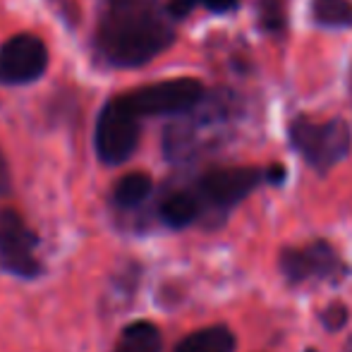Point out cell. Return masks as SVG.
I'll list each match as a JSON object with an SVG mask.
<instances>
[{"label":"cell","mask_w":352,"mask_h":352,"mask_svg":"<svg viewBox=\"0 0 352 352\" xmlns=\"http://www.w3.org/2000/svg\"><path fill=\"white\" fill-rule=\"evenodd\" d=\"M175 38L166 8L158 0H108L98 24V46L116 65H144Z\"/></svg>","instance_id":"1"},{"label":"cell","mask_w":352,"mask_h":352,"mask_svg":"<svg viewBox=\"0 0 352 352\" xmlns=\"http://www.w3.org/2000/svg\"><path fill=\"white\" fill-rule=\"evenodd\" d=\"M290 144L319 173H326L350 151L352 135L345 120H311L300 116L290 122Z\"/></svg>","instance_id":"2"},{"label":"cell","mask_w":352,"mask_h":352,"mask_svg":"<svg viewBox=\"0 0 352 352\" xmlns=\"http://www.w3.org/2000/svg\"><path fill=\"white\" fill-rule=\"evenodd\" d=\"M204 98V84L195 77H177L148 84L120 96L122 106L140 120L144 116H168V113L192 111Z\"/></svg>","instance_id":"3"},{"label":"cell","mask_w":352,"mask_h":352,"mask_svg":"<svg viewBox=\"0 0 352 352\" xmlns=\"http://www.w3.org/2000/svg\"><path fill=\"white\" fill-rule=\"evenodd\" d=\"M266 180V170L252 166H235V168H213L204 173L192 192L199 199L201 209H230L237 201L245 199L250 192H254Z\"/></svg>","instance_id":"4"},{"label":"cell","mask_w":352,"mask_h":352,"mask_svg":"<svg viewBox=\"0 0 352 352\" xmlns=\"http://www.w3.org/2000/svg\"><path fill=\"white\" fill-rule=\"evenodd\" d=\"M38 237L17 211H0V266L19 278L41 276L43 264L36 256Z\"/></svg>","instance_id":"5"},{"label":"cell","mask_w":352,"mask_h":352,"mask_svg":"<svg viewBox=\"0 0 352 352\" xmlns=\"http://www.w3.org/2000/svg\"><path fill=\"white\" fill-rule=\"evenodd\" d=\"M280 274L290 283L329 280L336 283L345 276V264L338 252L326 240H314L302 247H287L280 252Z\"/></svg>","instance_id":"6"},{"label":"cell","mask_w":352,"mask_h":352,"mask_svg":"<svg viewBox=\"0 0 352 352\" xmlns=\"http://www.w3.org/2000/svg\"><path fill=\"white\" fill-rule=\"evenodd\" d=\"M140 144V120L122 106L120 96L106 103L96 125V151L101 161L122 163Z\"/></svg>","instance_id":"7"},{"label":"cell","mask_w":352,"mask_h":352,"mask_svg":"<svg viewBox=\"0 0 352 352\" xmlns=\"http://www.w3.org/2000/svg\"><path fill=\"white\" fill-rule=\"evenodd\" d=\"M46 46L34 34H17L0 46V82L27 84L46 72Z\"/></svg>","instance_id":"8"},{"label":"cell","mask_w":352,"mask_h":352,"mask_svg":"<svg viewBox=\"0 0 352 352\" xmlns=\"http://www.w3.org/2000/svg\"><path fill=\"white\" fill-rule=\"evenodd\" d=\"M161 221L170 228H185L201 216V204L192 190H180L161 201Z\"/></svg>","instance_id":"9"},{"label":"cell","mask_w":352,"mask_h":352,"mask_svg":"<svg viewBox=\"0 0 352 352\" xmlns=\"http://www.w3.org/2000/svg\"><path fill=\"white\" fill-rule=\"evenodd\" d=\"M235 350V336L226 326H209L190 333L185 340L177 343L173 352H232Z\"/></svg>","instance_id":"10"},{"label":"cell","mask_w":352,"mask_h":352,"mask_svg":"<svg viewBox=\"0 0 352 352\" xmlns=\"http://www.w3.org/2000/svg\"><path fill=\"white\" fill-rule=\"evenodd\" d=\"M113 352H161V331L151 321L125 326Z\"/></svg>","instance_id":"11"},{"label":"cell","mask_w":352,"mask_h":352,"mask_svg":"<svg viewBox=\"0 0 352 352\" xmlns=\"http://www.w3.org/2000/svg\"><path fill=\"white\" fill-rule=\"evenodd\" d=\"M153 190V182L146 173H130V175L120 177L113 190V199H116L118 206L122 209H135L140 206Z\"/></svg>","instance_id":"12"},{"label":"cell","mask_w":352,"mask_h":352,"mask_svg":"<svg viewBox=\"0 0 352 352\" xmlns=\"http://www.w3.org/2000/svg\"><path fill=\"white\" fill-rule=\"evenodd\" d=\"M314 22L321 27L345 29L352 27V3L350 0H314L311 3Z\"/></svg>","instance_id":"13"},{"label":"cell","mask_w":352,"mask_h":352,"mask_svg":"<svg viewBox=\"0 0 352 352\" xmlns=\"http://www.w3.org/2000/svg\"><path fill=\"white\" fill-rule=\"evenodd\" d=\"M256 14H259V27L264 32H285L287 27V10L285 0H259L256 3Z\"/></svg>","instance_id":"14"},{"label":"cell","mask_w":352,"mask_h":352,"mask_svg":"<svg viewBox=\"0 0 352 352\" xmlns=\"http://www.w3.org/2000/svg\"><path fill=\"white\" fill-rule=\"evenodd\" d=\"M321 321H324V326L329 331L343 329V326L348 324V307H345L343 302H333V305H329L321 311Z\"/></svg>","instance_id":"15"},{"label":"cell","mask_w":352,"mask_h":352,"mask_svg":"<svg viewBox=\"0 0 352 352\" xmlns=\"http://www.w3.org/2000/svg\"><path fill=\"white\" fill-rule=\"evenodd\" d=\"M197 3H199V0H168L166 12H168V17H175V19L187 17V14L195 10Z\"/></svg>","instance_id":"16"},{"label":"cell","mask_w":352,"mask_h":352,"mask_svg":"<svg viewBox=\"0 0 352 352\" xmlns=\"http://www.w3.org/2000/svg\"><path fill=\"white\" fill-rule=\"evenodd\" d=\"M201 3H204L211 12H232V10H237V5H240L237 0H201Z\"/></svg>","instance_id":"17"},{"label":"cell","mask_w":352,"mask_h":352,"mask_svg":"<svg viewBox=\"0 0 352 352\" xmlns=\"http://www.w3.org/2000/svg\"><path fill=\"white\" fill-rule=\"evenodd\" d=\"M10 192V168L5 156L0 153V195H8Z\"/></svg>","instance_id":"18"},{"label":"cell","mask_w":352,"mask_h":352,"mask_svg":"<svg viewBox=\"0 0 352 352\" xmlns=\"http://www.w3.org/2000/svg\"><path fill=\"white\" fill-rule=\"evenodd\" d=\"M283 177H285V168L283 166H271L269 170H266V180L274 182V185L283 182Z\"/></svg>","instance_id":"19"},{"label":"cell","mask_w":352,"mask_h":352,"mask_svg":"<svg viewBox=\"0 0 352 352\" xmlns=\"http://www.w3.org/2000/svg\"><path fill=\"white\" fill-rule=\"evenodd\" d=\"M345 352H352V338L348 340V350H345Z\"/></svg>","instance_id":"20"}]
</instances>
